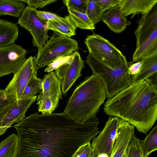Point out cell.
<instances>
[{"mask_svg":"<svg viewBox=\"0 0 157 157\" xmlns=\"http://www.w3.org/2000/svg\"><path fill=\"white\" fill-rule=\"evenodd\" d=\"M96 117L76 121L63 113L32 114L15 124L18 138L16 157H74L99 131Z\"/></svg>","mask_w":157,"mask_h":157,"instance_id":"obj_1","label":"cell"},{"mask_svg":"<svg viewBox=\"0 0 157 157\" xmlns=\"http://www.w3.org/2000/svg\"><path fill=\"white\" fill-rule=\"evenodd\" d=\"M105 113L147 134L157 118V86L146 80L133 82L105 102Z\"/></svg>","mask_w":157,"mask_h":157,"instance_id":"obj_2","label":"cell"},{"mask_svg":"<svg viewBox=\"0 0 157 157\" xmlns=\"http://www.w3.org/2000/svg\"><path fill=\"white\" fill-rule=\"evenodd\" d=\"M106 97L102 82L97 75L92 74L76 87L63 113L76 121L85 122L96 117Z\"/></svg>","mask_w":157,"mask_h":157,"instance_id":"obj_3","label":"cell"},{"mask_svg":"<svg viewBox=\"0 0 157 157\" xmlns=\"http://www.w3.org/2000/svg\"><path fill=\"white\" fill-rule=\"evenodd\" d=\"M86 62L91 70L92 74L97 75L102 82L108 99L132 83V76L128 72V67L133 63L132 61L127 65L112 68L103 64L88 55Z\"/></svg>","mask_w":157,"mask_h":157,"instance_id":"obj_4","label":"cell"},{"mask_svg":"<svg viewBox=\"0 0 157 157\" xmlns=\"http://www.w3.org/2000/svg\"><path fill=\"white\" fill-rule=\"evenodd\" d=\"M84 43L88 55L104 65L114 68L128 63L126 57L118 48L99 34L87 36Z\"/></svg>","mask_w":157,"mask_h":157,"instance_id":"obj_5","label":"cell"},{"mask_svg":"<svg viewBox=\"0 0 157 157\" xmlns=\"http://www.w3.org/2000/svg\"><path fill=\"white\" fill-rule=\"evenodd\" d=\"M53 31L50 39L38 52L36 59L39 68L48 66L59 57L68 56L78 49L76 40Z\"/></svg>","mask_w":157,"mask_h":157,"instance_id":"obj_6","label":"cell"},{"mask_svg":"<svg viewBox=\"0 0 157 157\" xmlns=\"http://www.w3.org/2000/svg\"><path fill=\"white\" fill-rule=\"evenodd\" d=\"M36 9L26 6L19 18L17 23L27 30L32 36L33 45L38 52L42 48L49 37L47 21L37 15Z\"/></svg>","mask_w":157,"mask_h":157,"instance_id":"obj_7","label":"cell"},{"mask_svg":"<svg viewBox=\"0 0 157 157\" xmlns=\"http://www.w3.org/2000/svg\"><path fill=\"white\" fill-rule=\"evenodd\" d=\"M38 69L35 57L31 56L27 59L5 89L9 97L13 101L21 98L25 86L30 79L36 75Z\"/></svg>","mask_w":157,"mask_h":157,"instance_id":"obj_8","label":"cell"},{"mask_svg":"<svg viewBox=\"0 0 157 157\" xmlns=\"http://www.w3.org/2000/svg\"><path fill=\"white\" fill-rule=\"evenodd\" d=\"M119 118L110 116L103 129L93 139L91 145L96 157L111 155L116 139Z\"/></svg>","mask_w":157,"mask_h":157,"instance_id":"obj_9","label":"cell"},{"mask_svg":"<svg viewBox=\"0 0 157 157\" xmlns=\"http://www.w3.org/2000/svg\"><path fill=\"white\" fill-rule=\"evenodd\" d=\"M26 50L14 44L0 47V78L15 73L26 60Z\"/></svg>","mask_w":157,"mask_h":157,"instance_id":"obj_10","label":"cell"},{"mask_svg":"<svg viewBox=\"0 0 157 157\" xmlns=\"http://www.w3.org/2000/svg\"><path fill=\"white\" fill-rule=\"evenodd\" d=\"M72 54L70 61L65 63L55 70L56 75L60 81L61 90L64 95L77 80L82 75L84 67V61L79 52L75 51Z\"/></svg>","mask_w":157,"mask_h":157,"instance_id":"obj_11","label":"cell"},{"mask_svg":"<svg viewBox=\"0 0 157 157\" xmlns=\"http://www.w3.org/2000/svg\"><path fill=\"white\" fill-rule=\"evenodd\" d=\"M38 95L30 97L22 98L13 101L5 115L1 127L11 126L25 118V113L31 105L34 103Z\"/></svg>","mask_w":157,"mask_h":157,"instance_id":"obj_12","label":"cell"},{"mask_svg":"<svg viewBox=\"0 0 157 157\" xmlns=\"http://www.w3.org/2000/svg\"><path fill=\"white\" fill-rule=\"evenodd\" d=\"M135 127L119 118L116 137L110 157H123L134 135Z\"/></svg>","mask_w":157,"mask_h":157,"instance_id":"obj_13","label":"cell"},{"mask_svg":"<svg viewBox=\"0 0 157 157\" xmlns=\"http://www.w3.org/2000/svg\"><path fill=\"white\" fill-rule=\"evenodd\" d=\"M157 29V8L142 15L135 31L136 48H138L155 29Z\"/></svg>","mask_w":157,"mask_h":157,"instance_id":"obj_14","label":"cell"},{"mask_svg":"<svg viewBox=\"0 0 157 157\" xmlns=\"http://www.w3.org/2000/svg\"><path fill=\"white\" fill-rule=\"evenodd\" d=\"M102 20L111 31L117 33L123 32L131 24L122 12L120 4L105 12Z\"/></svg>","mask_w":157,"mask_h":157,"instance_id":"obj_15","label":"cell"},{"mask_svg":"<svg viewBox=\"0 0 157 157\" xmlns=\"http://www.w3.org/2000/svg\"><path fill=\"white\" fill-rule=\"evenodd\" d=\"M157 2V0H121L120 5L124 15L127 17L132 14V18L139 13L143 15L148 13Z\"/></svg>","mask_w":157,"mask_h":157,"instance_id":"obj_16","label":"cell"},{"mask_svg":"<svg viewBox=\"0 0 157 157\" xmlns=\"http://www.w3.org/2000/svg\"><path fill=\"white\" fill-rule=\"evenodd\" d=\"M18 34L19 29L16 23L0 19V47L15 44Z\"/></svg>","mask_w":157,"mask_h":157,"instance_id":"obj_17","label":"cell"},{"mask_svg":"<svg viewBox=\"0 0 157 157\" xmlns=\"http://www.w3.org/2000/svg\"><path fill=\"white\" fill-rule=\"evenodd\" d=\"M139 73L132 76V83L144 80L157 72V51L143 57Z\"/></svg>","mask_w":157,"mask_h":157,"instance_id":"obj_18","label":"cell"},{"mask_svg":"<svg viewBox=\"0 0 157 157\" xmlns=\"http://www.w3.org/2000/svg\"><path fill=\"white\" fill-rule=\"evenodd\" d=\"M157 51V29L155 30L137 48L132 57V62H138L142 58Z\"/></svg>","mask_w":157,"mask_h":157,"instance_id":"obj_19","label":"cell"},{"mask_svg":"<svg viewBox=\"0 0 157 157\" xmlns=\"http://www.w3.org/2000/svg\"><path fill=\"white\" fill-rule=\"evenodd\" d=\"M47 27L50 29L71 37L75 35L76 28L71 20L68 15L64 17L47 21Z\"/></svg>","mask_w":157,"mask_h":157,"instance_id":"obj_20","label":"cell"},{"mask_svg":"<svg viewBox=\"0 0 157 157\" xmlns=\"http://www.w3.org/2000/svg\"><path fill=\"white\" fill-rule=\"evenodd\" d=\"M26 4L19 0H0V16L9 15L19 17Z\"/></svg>","mask_w":157,"mask_h":157,"instance_id":"obj_21","label":"cell"},{"mask_svg":"<svg viewBox=\"0 0 157 157\" xmlns=\"http://www.w3.org/2000/svg\"><path fill=\"white\" fill-rule=\"evenodd\" d=\"M38 111L41 114H51L58 107L60 99L40 93L37 98Z\"/></svg>","mask_w":157,"mask_h":157,"instance_id":"obj_22","label":"cell"},{"mask_svg":"<svg viewBox=\"0 0 157 157\" xmlns=\"http://www.w3.org/2000/svg\"><path fill=\"white\" fill-rule=\"evenodd\" d=\"M18 138L13 133L0 143V157H16L18 149Z\"/></svg>","mask_w":157,"mask_h":157,"instance_id":"obj_23","label":"cell"},{"mask_svg":"<svg viewBox=\"0 0 157 157\" xmlns=\"http://www.w3.org/2000/svg\"><path fill=\"white\" fill-rule=\"evenodd\" d=\"M67 8L69 14L68 16L76 28L91 30L95 29V25L86 13L78 12L70 8Z\"/></svg>","mask_w":157,"mask_h":157,"instance_id":"obj_24","label":"cell"},{"mask_svg":"<svg viewBox=\"0 0 157 157\" xmlns=\"http://www.w3.org/2000/svg\"><path fill=\"white\" fill-rule=\"evenodd\" d=\"M139 144L144 157H148L157 150V126H155L143 140H139Z\"/></svg>","mask_w":157,"mask_h":157,"instance_id":"obj_25","label":"cell"},{"mask_svg":"<svg viewBox=\"0 0 157 157\" xmlns=\"http://www.w3.org/2000/svg\"><path fill=\"white\" fill-rule=\"evenodd\" d=\"M43 90L42 80L36 76L32 77L29 80L24 90L22 97L34 96L38 93H41Z\"/></svg>","mask_w":157,"mask_h":157,"instance_id":"obj_26","label":"cell"},{"mask_svg":"<svg viewBox=\"0 0 157 157\" xmlns=\"http://www.w3.org/2000/svg\"><path fill=\"white\" fill-rule=\"evenodd\" d=\"M104 13L95 0H88L86 14L94 25L102 20Z\"/></svg>","mask_w":157,"mask_h":157,"instance_id":"obj_27","label":"cell"},{"mask_svg":"<svg viewBox=\"0 0 157 157\" xmlns=\"http://www.w3.org/2000/svg\"><path fill=\"white\" fill-rule=\"evenodd\" d=\"M14 101L9 97L5 90H0V127L5 115Z\"/></svg>","mask_w":157,"mask_h":157,"instance_id":"obj_28","label":"cell"},{"mask_svg":"<svg viewBox=\"0 0 157 157\" xmlns=\"http://www.w3.org/2000/svg\"><path fill=\"white\" fill-rule=\"evenodd\" d=\"M139 140L134 135L131 140L127 149L129 157H144L139 144Z\"/></svg>","mask_w":157,"mask_h":157,"instance_id":"obj_29","label":"cell"},{"mask_svg":"<svg viewBox=\"0 0 157 157\" xmlns=\"http://www.w3.org/2000/svg\"><path fill=\"white\" fill-rule=\"evenodd\" d=\"M67 7L72 8L79 12L86 13L88 0H63Z\"/></svg>","mask_w":157,"mask_h":157,"instance_id":"obj_30","label":"cell"},{"mask_svg":"<svg viewBox=\"0 0 157 157\" xmlns=\"http://www.w3.org/2000/svg\"><path fill=\"white\" fill-rule=\"evenodd\" d=\"M72 54L66 56L59 57L47 66L44 72H49L56 70L62 65L69 62L72 58Z\"/></svg>","mask_w":157,"mask_h":157,"instance_id":"obj_31","label":"cell"},{"mask_svg":"<svg viewBox=\"0 0 157 157\" xmlns=\"http://www.w3.org/2000/svg\"><path fill=\"white\" fill-rule=\"evenodd\" d=\"M26 3L28 6L36 9L37 8H42L45 6L57 2L56 0H19Z\"/></svg>","mask_w":157,"mask_h":157,"instance_id":"obj_32","label":"cell"},{"mask_svg":"<svg viewBox=\"0 0 157 157\" xmlns=\"http://www.w3.org/2000/svg\"><path fill=\"white\" fill-rule=\"evenodd\" d=\"M104 13L106 11L119 5L121 0H95Z\"/></svg>","mask_w":157,"mask_h":157,"instance_id":"obj_33","label":"cell"},{"mask_svg":"<svg viewBox=\"0 0 157 157\" xmlns=\"http://www.w3.org/2000/svg\"><path fill=\"white\" fill-rule=\"evenodd\" d=\"M93 155L91 144L89 142L79 148L74 157H91Z\"/></svg>","mask_w":157,"mask_h":157,"instance_id":"obj_34","label":"cell"},{"mask_svg":"<svg viewBox=\"0 0 157 157\" xmlns=\"http://www.w3.org/2000/svg\"><path fill=\"white\" fill-rule=\"evenodd\" d=\"M143 64V62L140 61L132 63L129 66L128 70V74L131 76L137 75L140 72Z\"/></svg>","mask_w":157,"mask_h":157,"instance_id":"obj_35","label":"cell"},{"mask_svg":"<svg viewBox=\"0 0 157 157\" xmlns=\"http://www.w3.org/2000/svg\"><path fill=\"white\" fill-rule=\"evenodd\" d=\"M37 15L42 19L46 21L59 18L60 17L50 12L45 11H36Z\"/></svg>","mask_w":157,"mask_h":157,"instance_id":"obj_36","label":"cell"},{"mask_svg":"<svg viewBox=\"0 0 157 157\" xmlns=\"http://www.w3.org/2000/svg\"><path fill=\"white\" fill-rule=\"evenodd\" d=\"M157 73L150 76L145 80H147L151 83L157 86Z\"/></svg>","mask_w":157,"mask_h":157,"instance_id":"obj_37","label":"cell"},{"mask_svg":"<svg viewBox=\"0 0 157 157\" xmlns=\"http://www.w3.org/2000/svg\"><path fill=\"white\" fill-rule=\"evenodd\" d=\"M11 126H8L5 127H0V136L2 135L6 132V130L8 128L11 127Z\"/></svg>","mask_w":157,"mask_h":157,"instance_id":"obj_38","label":"cell"},{"mask_svg":"<svg viewBox=\"0 0 157 157\" xmlns=\"http://www.w3.org/2000/svg\"><path fill=\"white\" fill-rule=\"evenodd\" d=\"M123 157H129L127 150Z\"/></svg>","mask_w":157,"mask_h":157,"instance_id":"obj_39","label":"cell"},{"mask_svg":"<svg viewBox=\"0 0 157 157\" xmlns=\"http://www.w3.org/2000/svg\"><path fill=\"white\" fill-rule=\"evenodd\" d=\"M91 157H96L95 156V155H93V156H92Z\"/></svg>","mask_w":157,"mask_h":157,"instance_id":"obj_40","label":"cell"}]
</instances>
